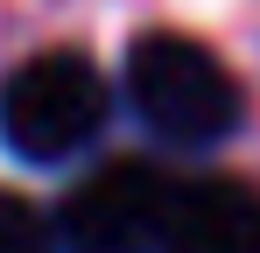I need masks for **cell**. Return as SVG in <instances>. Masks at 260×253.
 Instances as JSON below:
<instances>
[{"label": "cell", "mask_w": 260, "mask_h": 253, "mask_svg": "<svg viewBox=\"0 0 260 253\" xmlns=\"http://www.w3.org/2000/svg\"><path fill=\"white\" fill-rule=\"evenodd\" d=\"M127 106L169 148H218L246 120V91L197 36H141L127 49Z\"/></svg>", "instance_id": "1"}, {"label": "cell", "mask_w": 260, "mask_h": 253, "mask_svg": "<svg viewBox=\"0 0 260 253\" xmlns=\"http://www.w3.org/2000/svg\"><path fill=\"white\" fill-rule=\"evenodd\" d=\"M106 113H113V91L85 49H36L0 84V148L14 162L56 169L99 141Z\"/></svg>", "instance_id": "2"}, {"label": "cell", "mask_w": 260, "mask_h": 253, "mask_svg": "<svg viewBox=\"0 0 260 253\" xmlns=\"http://www.w3.org/2000/svg\"><path fill=\"white\" fill-rule=\"evenodd\" d=\"M176 176L148 155H113L56 204V253H155Z\"/></svg>", "instance_id": "3"}, {"label": "cell", "mask_w": 260, "mask_h": 253, "mask_svg": "<svg viewBox=\"0 0 260 253\" xmlns=\"http://www.w3.org/2000/svg\"><path fill=\"white\" fill-rule=\"evenodd\" d=\"M155 253H260V190L246 176H190V183H176Z\"/></svg>", "instance_id": "4"}, {"label": "cell", "mask_w": 260, "mask_h": 253, "mask_svg": "<svg viewBox=\"0 0 260 253\" xmlns=\"http://www.w3.org/2000/svg\"><path fill=\"white\" fill-rule=\"evenodd\" d=\"M0 253H56V218L21 190H0Z\"/></svg>", "instance_id": "5"}]
</instances>
